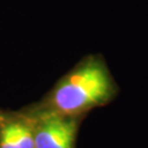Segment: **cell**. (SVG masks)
<instances>
[{
	"mask_svg": "<svg viewBox=\"0 0 148 148\" xmlns=\"http://www.w3.org/2000/svg\"><path fill=\"white\" fill-rule=\"evenodd\" d=\"M117 85L104 58L90 55L71 69L55 87L52 112L78 116L104 106L117 95Z\"/></svg>",
	"mask_w": 148,
	"mask_h": 148,
	"instance_id": "obj_1",
	"label": "cell"
},
{
	"mask_svg": "<svg viewBox=\"0 0 148 148\" xmlns=\"http://www.w3.org/2000/svg\"><path fill=\"white\" fill-rule=\"evenodd\" d=\"M78 131L77 116L49 112L34 133L35 148H75Z\"/></svg>",
	"mask_w": 148,
	"mask_h": 148,
	"instance_id": "obj_2",
	"label": "cell"
},
{
	"mask_svg": "<svg viewBox=\"0 0 148 148\" xmlns=\"http://www.w3.org/2000/svg\"><path fill=\"white\" fill-rule=\"evenodd\" d=\"M16 148H35L34 133L31 127L22 123L11 124Z\"/></svg>",
	"mask_w": 148,
	"mask_h": 148,
	"instance_id": "obj_3",
	"label": "cell"
},
{
	"mask_svg": "<svg viewBox=\"0 0 148 148\" xmlns=\"http://www.w3.org/2000/svg\"><path fill=\"white\" fill-rule=\"evenodd\" d=\"M0 148H16L11 124L2 128L0 133Z\"/></svg>",
	"mask_w": 148,
	"mask_h": 148,
	"instance_id": "obj_4",
	"label": "cell"
}]
</instances>
